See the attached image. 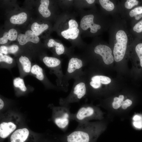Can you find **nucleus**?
Here are the masks:
<instances>
[{
    "instance_id": "nucleus-12",
    "label": "nucleus",
    "mask_w": 142,
    "mask_h": 142,
    "mask_svg": "<svg viewBox=\"0 0 142 142\" xmlns=\"http://www.w3.org/2000/svg\"><path fill=\"white\" fill-rule=\"evenodd\" d=\"M17 63L20 77L23 78L30 74L32 64L28 57L21 55L18 60Z\"/></svg>"
},
{
    "instance_id": "nucleus-34",
    "label": "nucleus",
    "mask_w": 142,
    "mask_h": 142,
    "mask_svg": "<svg viewBox=\"0 0 142 142\" xmlns=\"http://www.w3.org/2000/svg\"><path fill=\"white\" fill-rule=\"evenodd\" d=\"M4 106V102L3 100L1 98H0V109L3 108Z\"/></svg>"
},
{
    "instance_id": "nucleus-6",
    "label": "nucleus",
    "mask_w": 142,
    "mask_h": 142,
    "mask_svg": "<svg viewBox=\"0 0 142 142\" xmlns=\"http://www.w3.org/2000/svg\"><path fill=\"white\" fill-rule=\"evenodd\" d=\"M70 106L60 105L54 107L53 108L52 117L56 125L64 131L66 130L71 120L72 114Z\"/></svg>"
},
{
    "instance_id": "nucleus-33",
    "label": "nucleus",
    "mask_w": 142,
    "mask_h": 142,
    "mask_svg": "<svg viewBox=\"0 0 142 142\" xmlns=\"http://www.w3.org/2000/svg\"><path fill=\"white\" fill-rule=\"evenodd\" d=\"M0 52L5 55L7 54L8 53L7 46L4 45L1 46L0 47Z\"/></svg>"
},
{
    "instance_id": "nucleus-31",
    "label": "nucleus",
    "mask_w": 142,
    "mask_h": 142,
    "mask_svg": "<svg viewBox=\"0 0 142 142\" xmlns=\"http://www.w3.org/2000/svg\"><path fill=\"white\" fill-rule=\"evenodd\" d=\"M8 32H5L3 35L2 37L1 38H0V44H3L6 43L7 42L8 39Z\"/></svg>"
},
{
    "instance_id": "nucleus-16",
    "label": "nucleus",
    "mask_w": 142,
    "mask_h": 142,
    "mask_svg": "<svg viewBox=\"0 0 142 142\" xmlns=\"http://www.w3.org/2000/svg\"><path fill=\"white\" fill-rule=\"evenodd\" d=\"M0 68L10 69L16 65L13 58L0 53Z\"/></svg>"
},
{
    "instance_id": "nucleus-3",
    "label": "nucleus",
    "mask_w": 142,
    "mask_h": 142,
    "mask_svg": "<svg viewBox=\"0 0 142 142\" xmlns=\"http://www.w3.org/2000/svg\"><path fill=\"white\" fill-rule=\"evenodd\" d=\"M104 118V114L99 108L88 104L82 105L77 112L72 114L71 120L78 123L89 121L93 120H101Z\"/></svg>"
},
{
    "instance_id": "nucleus-28",
    "label": "nucleus",
    "mask_w": 142,
    "mask_h": 142,
    "mask_svg": "<svg viewBox=\"0 0 142 142\" xmlns=\"http://www.w3.org/2000/svg\"><path fill=\"white\" fill-rule=\"evenodd\" d=\"M8 39L10 40H15L17 37V31L13 28L11 29L8 32Z\"/></svg>"
},
{
    "instance_id": "nucleus-10",
    "label": "nucleus",
    "mask_w": 142,
    "mask_h": 142,
    "mask_svg": "<svg viewBox=\"0 0 142 142\" xmlns=\"http://www.w3.org/2000/svg\"><path fill=\"white\" fill-rule=\"evenodd\" d=\"M94 51L102 57L105 64H109L113 62L114 57L112 54L111 50L108 46L104 44L98 45L95 48Z\"/></svg>"
},
{
    "instance_id": "nucleus-4",
    "label": "nucleus",
    "mask_w": 142,
    "mask_h": 142,
    "mask_svg": "<svg viewBox=\"0 0 142 142\" xmlns=\"http://www.w3.org/2000/svg\"><path fill=\"white\" fill-rule=\"evenodd\" d=\"M86 65L85 60H83L77 57L70 58L63 80V87L68 89L69 80L72 79H74L82 74L84 72L83 68Z\"/></svg>"
},
{
    "instance_id": "nucleus-14",
    "label": "nucleus",
    "mask_w": 142,
    "mask_h": 142,
    "mask_svg": "<svg viewBox=\"0 0 142 142\" xmlns=\"http://www.w3.org/2000/svg\"><path fill=\"white\" fill-rule=\"evenodd\" d=\"M17 128L16 124L12 121H4L0 124V137L2 139L8 137Z\"/></svg>"
},
{
    "instance_id": "nucleus-29",
    "label": "nucleus",
    "mask_w": 142,
    "mask_h": 142,
    "mask_svg": "<svg viewBox=\"0 0 142 142\" xmlns=\"http://www.w3.org/2000/svg\"><path fill=\"white\" fill-rule=\"evenodd\" d=\"M8 54H15L19 49L18 46L16 45H13L9 46H7Z\"/></svg>"
},
{
    "instance_id": "nucleus-11",
    "label": "nucleus",
    "mask_w": 142,
    "mask_h": 142,
    "mask_svg": "<svg viewBox=\"0 0 142 142\" xmlns=\"http://www.w3.org/2000/svg\"><path fill=\"white\" fill-rule=\"evenodd\" d=\"M124 99V96L122 95L114 97L111 104L112 109L119 111H125L128 109L132 105V101L129 99L125 100Z\"/></svg>"
},
{
    "instance_id": "nucleus-17",
    "label": "nucleus",
    "mask_w": 142,
    "mask_h": 142,
    "mask_svg": "<svg viewBox=\"0 0 142 142\" xmlns=\"http://www.w3.org/2000/svg\"><path fill=\"white\" fill-rule=\"evenodd\" d=\"M13 85L15 89L22 93H25L28 88L25 84L23 78L20 77L14 78L13 80Z\"/></svg>"
},
{
    "instance_id": "nucleus-5",
    "label": "nucleus",
    "mask_w": 142,
    "mask_h": 142,
    "mask_svg": "<svg viewBox=\"0 0 142 142\" xmlns=\"http://www.w3.org/2000/svg\"><path fill=\"white\" fill-rule=\"evenodd\" d=\"M113 53L114 59L117 62L124 58L129 41V36L123 29L117 30L115 34Z\"/></svg>"
},
{
    "instance_id": "nucleus-8",
    "label": "nucleus",
    "mask_w": 142,
    "mask_h": 142,
    "mask_svg": "<svg viewBox=\"0 0 142 142\" xmlns=\"http://www.w3.org/2000/svg\"><path fill=\"white\" fill-rule=\"evenodd\" d=\"M30 74L33 75L40 81L47 88L62 90L65 92L67 91L65 89L59 87L52 83L47 77L43 68L37 64L32 65Z\"/></svg>"
},
{
    "instance_id": "nucleus-23",
    "label": "nucleus",
    "mask_w": 142,
    "mask_h": 142,
    "mask_svg": "<svg viewBox=\"0 0 142 142\" xmlns=\"http://www.w3.org/2000/svg\"><path fill=\"white\" fill-rule=\"evenodd\" d=\"M129 14L131 17H134L135 19L139 20L142 17V6L136 7L131 10Z\"/></svg>"
},
{
    "instance_id": "nucleus-25",
    "label": "nucleus",
    "mask_w": 142,
    "mask_h": 142,
    "mask_svg": "<svg viewBox=\"0 0 142 142\" xmlns=\"http://www.w3.org/2000/svg\"><path fill=\"white\" fill-rule=\"evenodd\" d=\"M132 124L135 128L140 129L142 128V115L140 114L135 115L132 118Z\"/></svg>"
},
{
    "instance_id": "nucleus-20",
    "label": "nucleus",
    "mask_w": 142,
    "mask_h": 142,
    "mask_svg": "<svg viewBox=\"0 0 142 142\" xmlns=\"http://www.w3.org/2000/svg\"><path fill=\"white\" fill-rule=\"evenodd\" d=\"M27 18V14L24 12H22L11 16L10 19V21L12 24H21L25 22Z\"/></svg>"
},
{
    "instance_id": "nucleus-15",
    "label": "nucleus",
    "mask_w": 142,
    "mask_h": 142,
    "mask_svg": "<svg viewBox=\"0 0 142 142\" xmlns=\"http://www.w3.org/2000/svg\"><path fill=\"white\" fill-rule=\"evenodd\" d=\"M17 39L19 44L21 45H24L29 42L37 43L39 40L38 36L30 30L26 31L25 34H19L18 36Z\"/></svg>"
},
{
    "instance_id": "nucleus-1",
    "label": "nucleus",
    "mask_w": 142,
    "mask_h": 142,
    "mask_svg": "<svg viewBox=\"0 0 142 142\" xmlns=\"http://www.w3.org/2000/svg\"><path fill=\"white\" fill-rule=\"evenodd\" d=\"M78 123L75 130L66 136V142H94L106 129L101 121Z\"/></svg>"
},
{
    "instance_id": "nucleus-21",
    "label": "nucleus",
    "mask_w": 142,
    "mask_h": 142,
    "mask_svg": "<svg viewBox=\"0 0 142 142\" xmlns=\"http://www.w3.org/2000/svg\"><path fill=\"white\" fill-rule=\"evenodd\" d=\"M47 45L49 47H54L56 53L58 55L63 54L64 52L65 49L63 44L57 42L53 39L49 40Z\"/></svg>"
},
{
    "instance_id": "nucleus-18",
    "label": "nucleus",
    "mask_w": 142,
    "mask_h": 142,
    "mask_svg": "<svg viewBox=\"0 0 142 142\" xmlns=\"http://www.w3.org/2000/svg\"><path fill=\"white\" fill-rule=\"evenodd\" d=\"M49 3L48 0H42L40 1L41 4L38 8L39 12L45 18L48 17L51 15L50 12L48 9Z\"/></svg>"
},
{
    "instance_id": "nucleus-2",
    "label": "nucleus",
    "mask_w": 142,
    "mask_h": 142,
    "mask_svg": "<svg viewBox=\"0 0 142 142\" xmlns=\"http://www.w3.org/2000/svg\"><path fill=\"white\" fill-rule=\"evenodd\" d=\"M74 80L73 84L70 93L67 97L60 98V105L70 106V104L78 102L87 96V89L84 73Z\"/></svg>"
},
{
    "instance_id": "nucleus-7",
    "label": "nucleus",
    "mask_w": 142,
    "mask_h": 142,
    "mask_svg": "<svg viewBox=\"0 0 142 142\" xmlns=\"http://www.w3.org/2000/svg\"><path fill=\"white\" fill-rule=\"evenodd\" d=\"M42 61L44 64L49 68L50 72L56 77L57 85L68 90V89L62 86V82L64 75L62 68L60 60L55 57L45 56L43 58Z\"/></svg>"
},
{
    "instance_id": "nucleus-19",
    "label": "nucleus",
    "mask_w": 142,
    "mask_h": 142,
    "mask_svg": "<svg viewBox=\"0 0 142 142\" xmlns=\"http://www.w3.org/2000/svg\"><path fill=\"white\" fill-rule=\"evenodd\" d=\"M79 32V31L78 28H68L62 31L61 34L66 39L70 38L74 39L77 37Z\"/></svg>"
},
{
    "instance_id": "nucleus-35",
    "label": "nucleus",
    "mask_w": 142,
    "mask_h": 142,
    "mask_svg": "<svg viewBox=\"0 0 142 142\" xmlns=\"http://www.w3.org/2000/svg\"><path fill=\"white\" fill-rule=\"evenodd\" d=\"M86 1L89 4H92L94 3L95 1L94 0H86Z\"/></svg>"
},
{
    "instance_id": "nucleus-13",
    "label": "nucleus",
    "mask_w": 142,
    "mask_h": 142,
    "mask_svg": "<svg viewBox=\"0 0 142 142\" xmlns=\"http://www.w3.org/2000/svg\"><path fill=\"white\" fill-rule=\"evenodd\" d=\"M94 18V16L92 14L84 16L80 22L81 28L84 30H86L90 28L91 33H95L97 32L98 30L100 29L101 26L100 25L94 23L93 21Z\"/></svg>"
},
{
    "instance_id": "nucleus-27",
    "label": "nucleus",
    "mask_w": 142,
    "mask_h": 142,
    "mask_svg": "<svg viewBox=\"0 0 142 142\" xmlns=\"http://www.w3.org/2000/svg\"><path fill=\"white\" fill-rule=\"evenodd\" d=\"M139 3V1L136 0H127L124 3L125 7L127 9H130Z\"/></svg>"
},
{
    "instance_id": "nucleus-22",
    "label": "nucleus",
    "mask_w": 142,
    "mask_h": 142,
    "mask_svg": "<svg viewBox=\"0 0 142 142\" xmlns=\"http://www.w3.org/2000/svg\"><path fill=\"white\" fill-rule=\"evenodd\" d=\"M48 28L47 24L43 23L39 24L37 22H34L32 25V31L37 36L39 35L47 29Z\"/></svg>"
},
{
    "instance_id": "nucleus-32",
    "label": "nucleus",
    "mask_w": 142,
    "mask_h": 142,
    "mask_svg": "<svg viewBox=\"0 0 142 142\" xmlns=\"http://www.w3.org/2000/svg\"><path fill=\"white\" fill-rule=\"evenodd\" d=\"M69 28H77L78 24L77 22L74 19H71L68 22Z\"/></svg>"
},
{
    "instance_id": "nucleus-24",
    "label": "nucleus",
    "mask_w": 142,
    "mask_h": 142,
    "mask_svg": "<svg viewBox=\"0 0 142 142\" xmlns=\"http://www.w3.org/2000/svg\"><path fill=\"white\" fill-rule=\"evenodd\" d=\"M99 2L102 7L107 11H112L114 8V3L110 0H100Z\"/></svg>"
},
{
    "instance_id": "nucleus-9",
    "label": "nucleus",
    "mask_w": 142,
    "mask_h": 142,
    "mask_svg": "<svg viewBox=\"0 0 142 142\" xmlns=\"http://www.w3.org/2000/svg\"><path fill=\"white\" fill-rule=\"evenodd\" d=\"M33 137L27 129H19L12 134L9 141L10 142H32Z\"/></svg>"
},
{
    "instance_id": "nucleus-30",
    "label": "nucleus",
    "mask_w": 142,
    "mask_h": 142,
    "mask_svg": "<svg viewBox=\"0 0 142 142\" xmlns=\"http://www.w3.org/2000/svg\"><path fill=\"white\" fill-rule=\"evenodd\" d=\"M133 30L137 33L142 32V19L137 23L134 26Z\"/></svg>"
},
{
    "instance_id": "nucleus-26",
    "label": "nucleus",
    "mask_w": 142,
    "mask_h": 142,
    "mask_svg": "<svg viewBox=\"0 0 142 142\" xmlns=\"http://www.w3.org/2000/svg\"><path fill=\"white\" fill-rule=\"evenodd\" d=\"M135 51L139 59L140 66L142 68V43H139L136 45Z\"/></svg>"
}]
</instances>
